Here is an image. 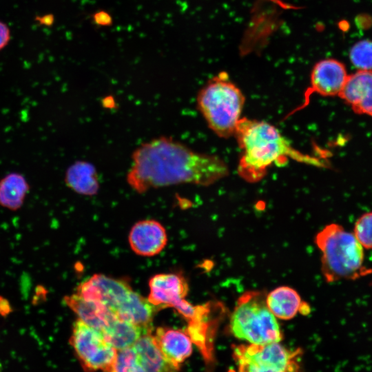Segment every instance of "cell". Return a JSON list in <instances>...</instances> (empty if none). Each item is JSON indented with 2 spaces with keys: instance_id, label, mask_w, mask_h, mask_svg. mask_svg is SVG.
Wrapping results in <instances>:
<instances>
[{
  "instance_id": "obj_1",
  "label": "cell",
  "mask_w": 372,
  "mask_h": 372,
  "mask_svg": "<svg viewBox=\"0 0 372 372\" xmlns=\"http://www.w3.org/2000/svg\"><path fill=\"white\" fill-rule=\"evenodd\" d=\"M132 160L127 182L138 193L183 183L208 186L229 175L219 156L196 152L167 136L142 143Z\"/></svg>"
},
{
  "instance_id": "obj_2",
  "label": "cell",
  "mask_w": 372,
  "mask_h": 372,
  "mask_svg": "<svg viewBox=\"0 0 372 372\" xmlns=\"http://www.w3.org/2000/svg\"><path fill=\"white\" fill-rule=\"evenodd\" d=\"M234 136L241 150L237 172L249 183L260 181L270 166L282 165L290 158L321 165L318 159L293 147L274 125L264 121L241 118Z\"/></svg>"
},
{
  "instance_id": "obj_3",
  "label": "cell",
  "mask_w": 372,
  "mask_h": 372,
  "mask_svg": "<svg viewBox=\"0 0 372 372\" xmlns=\"http://www.w3.org/2000/svg\"><path fill=\"white\" fill-rule=\"evenodd\" d=\"M315 242L322 253L321 271L327 282L355 280L372 272L364 266V248L342 225H326L316 234Z\"/></svg>"
},
{
  "instance_id": "obj_4",
  "label": "cell",
  "mask_w": 372,
  "mask_h": 372,
  "mask_svg": "<svg viewBox=\"0 0 372 372\" xmlns=\"http://www.w3.org/2000/svg\"><path fill=\"white\" fill-rule=\"evenodd\" d=\"M245 97L227 73L211 78L198 92L197 107L208 127L218 136H234L241 118Z\"/></svg>"
},
{
  "instance_id": "obj_5",
  "label": "cell",
  "mask_w": 372,
  "mask_h": 372,
  "mask_svg": "<svg viewBox=\"0 0 372 372\" xmlns=\"http://www.w3.org/2000/svg\"><path fill=\"white\" fill-rule=\"evenodd\" d=\"M229 327L236 338L249 344L279 342L282 338L276 318L267 306L266 294L261 291H247L239 297Z\"/></svg>"
},
{
  "instance_id": "obj_6",
  "label": "cell",
  "mask_w": 372,
  "mask_h": 372,
  "mask_svg": "<svg viewBox=\"0 0 372 372\" xmlns=\"http://www.w3.org/2000/svg\"><path fill=\"white\" fill-rule=\"evenodd\" d=\"M299 355L279 342L241 344L233 351L238 372H299Z\"/></svg>"
},
{
  "instance_id": "obj_7",
  "label": "cell",
  "mask_w": 372,
  "mask_h": 372,
  "mask_svg": "<svg viewBox=\"0 0 372 372\" xmlns=\"http://www.w3.org/2000/svg\"><path fill=\"white\" fill-rule=\"evenodd\" d=\"M158 349L152 329L143 333L131 346L117 351L103 372H178Z\"/></svg>"
},
{
  "instance_id": "obj_8",
  "label": "cell",
  "mask_w": 372,
  "mask_h": 372,
  "mask_svg": "<svg viewBox=\"0 0 372 372\" xmlns=\"http://www.w3.org/2000/svg\"><path fill=\"white\" fill-rule=\"evenodd\" d=\"M70 342L86 372L103 371L113 362L117 353L101 331L79 319L73 324Z\"/></svg>"
},
{
  "instance_id": "obj_9",
  "label": "cell",
  "mask_w": 372,
  "mask_h": 372,
  "mask_svg": "<svg viewBox=\"0 0 372 372\" xmlns=\"http://www.w3.org/2000/svg\"><path fill=\"white\" fill-rule=\"evenodd\" d=\"M348 76L344 64L337 59H325L317 62L311 70L310 86L304 92L303 103L288 116L306 107L313 94L322 96H338Z\"/></svg>"
},
{
  "instance_id": "obj_10",
  "label": "cell",
  "mask_w": 372,
  "mask_h": 372,
  "mask_svg": "<svg viewBox=\"0 0 372 372\" xmlns=\"http://www.w3.org/2000/svg\"><path fill=\"white\" fill-rule=\"evenodd\" d=\"M132 290L125 281L94 274L79 285L76 293L102 303L115 315Z\"/></svg>"
},
{
  "instance_id": "obj_11",
  "label": "cell",
  "mask_w": 372,
  "mask_h": 372,
  "mask_svg": "<svg viewBox=\"0 0 372 372\" xmlns=\"http://www.w3.org/2000/svg\"><path fill=\"white\" fill-rule=\"evenodd\" d=\"M148 300L158 309L175 307L185 299L188 285L185 278L178 273H160L149 281Z\"/></svg>"
},
{
  "instance_id": "obj_12",
  "label": "cell",
  "mask_w": 372,
  "mask_h": 372,
  "mask_svg": "<svg viewBox=\"0 0 372 372\" xmlns=\"http://www.w3.org/2000/svg\"><path fill=\"white\" fill-rule=\"evenodd\" d=\"M338 96L355 114L372 116V70H358L349 75Z\"/></svg>"
},
{
  "instance_id": "obj_13",
  "label": "cell",
  "mask_w": 372,
  "mask_h": 372,
  "mask_svg": "<svg viewBox=\"0 0 372 372\" xmlns=\"http://www.w3.org/2000/svg\"><path fill=\"white\" fill-rule=\"evenodd\" d=\"M167 236L164 227L154 220H145L136 223L129 234L132 249L143 256H153L165 247Z\"/></svg>"
},
{
  "instance_id": "obj_14",
  "label": "cell",
  "mask_w": 372,
  "mask_h": 372,
  "mask_svg": "<svg viewBox=\"0 0 372 372\" xmlns=\"http://www.w3.org/2000/svg\"><path fill=\"white\" fill-rule=\"evenodd\" d=\"M153 335L165 358L176 368L191 355L192 342L186 331L159 327Z\"/></svg>"
},
{
  "instance_id": "obj_15",
  "label": "cell",
  "mask_w": 372,
  "mask_h": 372,
  "mask_svg": "<svg viewBox=\"0 0 372 372\" xmlns=\"http://www.w3.org/2000/svg\"><path fill=\"white\" fill-rule=\"evenodd\" d=\"M64 301L77 315L79 320L101 333L116 316L102 303L76 293L65 296Z\"/></svg>"
},
{
  "instance_id": "obj_16",
  "label": "cell",
  "mask_w": 372,
  "mask_h": 372,
  "mask_svg": "<svg viewBox=\"0 0 372 372\" xmlns=\"http://www.w3.org/2000/svg\"><path fill=\"white\" fill-rule=\"evenodd\" d=\"M266 304L273 316L281 320H290L298 312L308 314L310 311L309 304L302 301L298 292L287 286L276 287L266 294Z\"/></svg>"
},
{
  "instance_id": "obj_17",
  "label": "cell",
  "mask_w": 372,
  "mask_h": 372,
  "mask_svg": "<svg viewBox=\"0 0 372 372\" xmlns=\"http://www.w3.org/2000/svg\"><path fill=\"white\" fill-rule=\"evenodd\" d=\"M66 185L79 194L93 196L99 189L96 167L85 161H76L66 169L64 177Z\"/></svg>"
},
{
  "instance_id": "obj_18",
  "label": "cell",
  "mask_w": 372,
  "mask_h": 372,
  "mask_svg": "<svg viewBox=\"0 0 372 372\" xmlns=\"http://www.w3.org/2000/svg\"><path fill=\"white\" fill-rule=\"evenodd\" d=\"M30 189L24 175L10 172L0 179V205L12 211L20 209Z\"/></svg>"
},
{
  "instance_id": "obj_19",
  "label": "cell",
  "mask_w": 372,
  "mask_h": 372,
  "mask_svg": "<svg viewBox=\"0 0 372 372\" xmlns=\"http://www.w3.org/2000/svg\"><path fill=\"white\" fill-rule=\"evenodd\" d=\"M152 329L141 328L116 316L102 332L106 341L117 351L132 345L145 331Z\"/></svg>"
},
{
  "instance_id": "obj_20",
  "label": "cell",
  "mask_w": 372,
  "mask_h": 372,
  "mask_svg": "<svg viewBox=\"0 0 372 372\" xmlns=\"http://www.w3.org/2000/svg\"><path fill=\"white\" fill-rule=\"evenodd\" d=\"M349 58L358 70H372V41L366 39L356 43L350 50Z\"/></svg>"
},
{
  "instance_id": "obj_21",
  "label": "cell",
  "mask_w": 372,
  "mask_h": 372,
  "mask_svg": "<svg viewBox=\"0 0 372 372\" xmlns=\"http://www.w3.org/2000/svg\"><path fill=\"white\" fill-rule=\"evenodd\" d=\"M352 233L364 249H372V211L362 214L356 220Z\"/></svg>"
},
{
  "instance_id": "obj_22",
  "label": "cell",
  "mask_w": 372,
  "mask_h": 372,
  "mask_svg": "<svg viewBox=\"0 0 372 372\" xmlns=\"http://www.w3.org/2000/svg\"><path fill=\"white\" fill-rule=\"evenodd\" d=\"M10 30L8 25L0 21V52L3 50L10 41Z\"/></svg>"
},
{
  "instance_id": "obj_23",
  "label": "cell",
  "mask_w": 372,
  "mask_h": 372,
  "mask_svg": "<svg viewBox=\"0 0 372 372\" xmlns=\"http://www.w3.org/2000/svg\"><path fill=\"white\" fill-rule=\"evenodd\" d=\"M94 20L96 23L100 25H108L112 22L110 15L104 11L96 12L94 16Z\"/></svg>"
}]
</instances>
